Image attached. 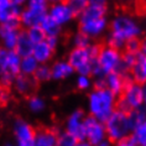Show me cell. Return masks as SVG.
Listing matches in <instances>:
<instances>
[{
	"label": "cell",
	"instance_id": "6da1fadb",
	"mask_svg": "<svg viewBox=\"0 0 146 146\" xmlns=\"http://www.w3.org/2000/svg\"><path fill=\"white\" fill-rule=\"evenodd\" d=\"M144 29L135 15L130 13H118L109 19V29L107 32V43L124 50L130 40L141 38Z\"/></svg>",
	"mask_w": 146,
	"mask_h": 146
},
{
	"label": "cell",
	"instance_id": "7a4b0ae2",
	"mask_svg": "<svg viewBox=\"0 0 146 146\" xmlns=\"http://www.w3.org/2000/svg\"><path fill=\"white\" fill-rule=\"evenodd\" d=\"M77 17L78 30L84 32L93 41L107 35L109 29L108 5L88 4V6Z\"/></svg>",
	"mask_w": 146,
	"mask_h": 146
},
{
	"label": "cell",
	"instance_id": "3957f363",
	"mask_svg": "<svg viewBox=\"0 0 146 146\" xmlns=\"http://www.w3.org/2000/svg\"><path fill=\"white\" fill-rule=\"evenodd\" d=\"M118 108V96L104 86H94L87 97V113L98 120L105 121Z\"/></svg>",
	"mask_w": 146,
	"mask_h": 146
},
{
	"label": "cell",
	"instance_id": "277c9868",
	"mask_svg": "<svg viewBox=\"0 0 146 146\" xmlns=\"http://www.w3.org/2000/svg\"><path fill=\"white\" fill-rule=\"evenodd\" d=\"M104 124L110 144L120 145L126 137L130 136L133 130V123L129 111H125L120 108H116L104 121Z\"/></svg>",
	"mask_w": 146,
	"mask_h": 146
},
{
	"label": "cell",
	"instance_id": "5b68a950",
	"mask_svg": "<svg viewBox=\"0 0 146 146\" xmlns=\"http://www.w3.org/2000/svg\"><path fill=\"white\" fill-rule=\"evenodd\" d=\"M121 61H123V50L105 43L99 46V51L97 54L96 67L92 73L93 78H102L105 74L116 71H121Z\"/></svg>",
	"mask_w": 146,
	"mask_h": 146
},
{
	"label": "cell",
	"instance_id": "8992f818",
	"mask_svg": "<svg viewBox=\"0 0 146 146\" xmlns=\"http://www.w3.org/2000/svg\"><path fill=\"white\" fill-rule=\"evenodd\" d=\"M99 46L96 43L87 47H72L67 54V60L77 74H92L96 67Z\"/></svg>",
	"mask_w": 146,
	"mask_h": 146
},
{
	"label": "cell",
	"instance_id": "52a82bcc",
	"mask_svg": "<svg viewBox=\"0 0 146 146\" xmlns=\"http://www.w3.org/2000/svg\"><path fill=\"white\" fill-rule=\"evenodd\" d=\"M21 56L16 50H10L0 45V84L8 87L20 74Z\"/></svg>",
	"mask_w": 146,
	"mask_h": 146
},
{
	"label": "cell",
	"instance_id": "ba28073f",
	"mask_svg": "<svg viewBox=\"0 0 146 146\" xmlns=\"http://www.w3.org/2000/svg\"><path fill=\"white\" fill-rule=\"evenodd\" d=\"M50 4L47 0H27L21 10L20 25L24 29H30L32 26L41 25L43 19L48 14Z\"/></svg>",
	"mask_w": 146,
	"mask_h": 146
},
{
	"label": "cell",
	"instance_id": "9c48e42d",
	"mask_svg": "<svg viewBox=\"0 0 146 146\" xmlns=\"http://www.w3.org/2000/svg\"><path fill=\"white\" fill-rule=\"evenodd\" d=\"M144 86L142 83L130 79L123 92L118 96V108L125 111L141 109L144 102Z\"/></svg>",
	"mask_w": 146,
	"mask_h": 146
},
{
	"label": "cell",
	"instance_id": "30bf717a",
	"mask_svg": "<svg viewBox=\"0 0 146 146\" xmlns=\"http://www.w3.org/2000/svg\"><path fill=\"white\" fill-rule=\"evenodd\" d=\"M84 144L92 146H105L109 145L105 124L94 116L87 115L84 119Z\"/></svg>",
	"mask_w": 146,
	"mask_h": 146
},
{
	"label": "cell",
	"instance_id": "8fae6325",
	"mask_svg": "<svg viewBox=\"0 0 146 146\" xmlns=\"http://www.w3.org/2000/svg\"><path fill=\"white\" fill-rule=\"evenodd\" d=\"M130 79L131 78L129 73L123 72V71H116V72L108 73V74H105L102 78L94 79V86H104L108 89H110L113 93H115L116 96H119Z\"/></svg>",
	"mask_w": 146,
	"mask_h": 146
},
{
	"label": "cell",
	"instance_id": "7c38bea8",
	"mask_svg": "<svg viewBox=\"0 0 146 146\" xmlns=\"http://www.w3.org/2000/svg\"><path fill=\"white\" fill-rule=\"evenodd\" d=\"M86 113L82 109H76L67 116L64 121V130L72 134L78 140L79 145L84 144V119Z\"/></svg>",
	"mask_w": 146,
	"mask_h": 146
},
{
	"label": "cell",
	"instance_id": "4fadbf2b",
	"mask_svg": "<svg viewBox=\"0 0 146 146\" xmlns=\"http://www.w3.org/2000/svg\"><path fill=\"white\" fill-rule=\"evenodd\" d=\"M13 135L15 144L19 146H34L36 130L30 123L17 119L13 125Z\"/></svg>",
	"mask_w": 146,
	"mask_h": 146
},
{
	"label": "cell",
	"instance_id": "5bb4252c",
	"mask_svg": "<svg viewBox=\"0 0 146 146\" xmlns=\"http://www.w3.org/2000/svg\"><path fill=\"white\" fill-rule=\"evenodd\" d=\"M47 15L62 27L71 25L73 23V20L77 17V15L69 8V5L67 4L66 0L64 1H60V3H54V4H50L48 14Z\"/></svg>",
	"mask_w": 146,
	"mask_h": 146
},
{
	"label": "cell",
	"instance_id": "9a60e30c",
	"mask_svg": "<svg viewBox=\"0 0 146 146\" xmlns=\"http://www.w3.org/2000/svg\"><path fill=\"white\" fill-rule=\"evenodd\" d=\"M129 76L133 81L146 84V37L141 38L140 50L137 52L136 62L130 69Z\"/></svg>",
	"mask_w": 146,
	"mask_h": 146
},
{
	"label": "cell",
	"instance_id": "2e32d148",
	"mask_svg": "<svg viewBox=\"0 0 146 146\" xmlns=\"http://www.w3.org/2000/svg\"><path fill=\"white\" fill-rule=\"evenodd\" d=\"M20 23L0 24V45L10 50H15L17 38L20 36Z\"/></svg>",
	"mask_w": 146,
	"mask_h": 146
},
{
	"label": "cell",
	"instance_id": "e0dca14e",
	"mask_svg": "<svg viewBox=\"0 0 146 146\" xmlns=\"http://www.w3.org/2000/svg\"><path fill=\"white\" fill-rule=\"evenodd\" d=\"M21 6L15 5L11 0H0V24L20 23Z\"/></svg>",
	"mask_w": 146,
	"mask_h": 146
},
{
	"label": "cell",
	"instance_id": "ac0fdd59",
	"mask_svg": "<svg viewBox=\"0 0 146 146\" xmlns=\"http://www.w3.org/2000/svg\"><path fill=\"white\" fill-rule=\"evenodd\" d=\"M56 48H57L56 46H53L48 40L45 38L34 45L32 56L38 61V63H50L53 60Z\"/></svg>",
	"mask_w": 146,
	"mask_h": 146
},
{
	"label": "cell",
	"instance_id": "d6986e66",
	"mask_svg": "<svg viewBox=\"0 0 146 146\" xmlns=\"http://www.w3.org/2000/svg\"><path fill=\"white\" fill-rule=\"evenodd\" d=\"M74 69H73L72 64L68 62V60H57L51 64V77L52 81L62 82L66 79L71 78L74 74Z\"/></svg>",
	"mask_w": 146,
	"mask_h": 146
},
{
	"label": "cell",
	"instance_id": "ffe728a7",
	"mask_svg": "<svg viewBox=\"0 0 146 146\" xmlns=\"http://www.w3.org/2000/svg\"><path fill=\"white\" fill-rule=\"evenodd\" d=\"M35 78L31 76H26V74H20L14 79L13 82V87L15 89L16 93L21 94V96H29L32 90L35 89V84H36Z\"/></svg>",
	"mask_w": 146,
	"mask_h": 146
},
{
	"label": "cell",
	"instance_id": "44dd1931",
	"mask_svg": "<svg viewBox=\"0 0 146 146\" xmlns=\"http://www.w3.org/2000/svg\"><path fill=\"white\" fill-rule=\"evenodd\" d=\"M57 137H58V133H56L52 129L36 130L35 145L36 146H56Z\"/></svg>",
	"mask_w": 146,
	"mask_h": 146
},
{
	"label": "cell",
	"instance_id": "7402d4cb",
	"mask_svg": "<svg viewBox=\"0 0 146 146\" xmlns=\"http://www.w3.org/2000/svg\"><path fill=\"white\" fill-rule=\"evenodd\" d=\"M34 45H35V43L31 41L30 37H29L26 30H25V29H24V30H21L20 36H19L17 42H16V46H15L16 52L19 53L21 57H23V56H27V54H32Z\"/></svg>",
	"mask_w": 146,
	"mask_h": 146
},
{
	"label": "cell",
	"instance_id": "603a6c76",
	"mask_svg": "<svg viewBox=\"0 0 146 146\" xmlns=\"http://www.w3.org/2000/svg\"><path fill=\"white\" fill-rule=\"evenodd\" d=\"M41 29L42 31L45 32V36L46 38H51V37H57L60 38L61 37V34H62V26H60L56 21L52 20L51 17L47 15L45 19H43V21L41 23Z\"/></svg>",
	"mask_w": 146,
	"mask_h": 146
},
{
	"label": "cell",
	"instance_id": "cb8c5ba5",
	"mask_svg": "<svg viewBox=\"0 0 146 146\" xmlns=\"http://www.w3.org/2000/svg\"><path fill=\"white\" fill-rule=\"evenodd\" d=\"M135 146H146V118L133 126L130 134Z\"/></svg>",
	"mask_w": 146,
	"mask_h": 146
},
{
	"label": "cell",
	"instance_id": "d4e9b609",
	"mask_svg": "<svg viewBox=\"0 0 146 146\" xmlns=\"http://www.w3.org/2000/svg\"><path fill=\"white\" fill-rule=\"evenodd\" d=\"M38 61L32 56V54H27V56H23L20 61V73L21 74H26L34 77L36 69L38 67Z\"/></svg>",
	"mask_w": 146,
	"mask_h": 146
},
{
	"label": "cell",
	"instance_id": "484cf974",
	"mask_svg": "<svg viewBox=\"0 0 146 146\" xmlns=\"http://www.w3.org/2000/svg\"><path fill=\"white\" fill-rule=\"evenodd\" d=\"M46 100L45 98L38 96V94H32L29 97L27 100V109L30 110L32 114H41L46 110Z\"/></svg>",
	"mask_w": 146,
	"mask_h": 146
},
{
	"label": "cell",
	"instance_id": "4316f807",
	"mask_svg": "<svg viewBox=\"0 0 146 146\" xmlns=\"http://www.w3.org/2000/svg\"><path fill=\"white\" fill-rule=\"evenodd\" d=\"M34 78L37 83H46L48 81H52L50 63H40L34 74Z\"/></svg>",
	"mask_w": 146,
	"mask_h": 146
},
{
	"label": "cell",
	"instance_id": "83f0119b",
	"mask_svg": "<svg viewBox=\"0 0 146 146\" xmlns=\"http://www.w3.org/2000/svg\"><path fill=\"white\" fill-rule=\"evenodd\" d=\"M76 87L81 92H89L94 87V78L92 74H77Z\"/></svg>",
	"mask_w": 146,
	"mask_h": 146
},
{
	"label": "cell",
	"instance_id": "f1b7e54d",
	"mask_svg": "<svg viewBox=\"0 0 146 146\" xmlns=\"http://www.w3.org/2000/svg\"><path fill=\"white\" fill-rule=\"evenodd\" d=\"M137 52H133V51H123V61H121V71L129 73L130 69L134 67L135 62H136Z\"/></svg>",
	"mask_w": 146,
	"mask_h": 146
},
{
	"label": "cell",
	"instance_id": "f546056e",
	"mask_svg": "<svg viewBox=\"0 0 146 146\" xmlns=\"http://www.w3.org/2000/svg\"><path fill=\"white\" fill-rule=\"evenodd\" d=\"M71 43H72V47H87L89 45L93 43V40L87 36L84 32L82 31H77L72 35V38H71Z\"/></svg>",
	"mask_w": 146,
	"mask_h": 146
},
{
	"label": "cell",
	"instance_id": "4dcf8cb0",
	"mask_svg": "<svg viewBox=\"0 0 146 146\" xmlns=\"http://www.w3.org/2000/svg\"><path fill=\"white\" fill-rule=\"evenodd\" d=\"M57 145H60V146H77V145H79V142L72 134H69L68 131L63 130V131H61V133H58Z\"/></svg>",
	"mask_w": 146,
	"mask_h": 146
},
{
	"label": "cell",
	"instance_id": "1f68e13d",
	"mask_svg": "<svg viewBox=\"0 0 146 146\" xmlns=\"http://www.w3.org/2000/svg\"><path fill=\"white\" fill-rule=\"evenodd\" d=\"M27 32V35H29V37L31 38V41L34 42V43H37L40 41H42V40H45L46 38V36H45V32L42 31V29L41 26H32L30 29H25Z\"/></svg>",
	"mask_w": 146,
	"mask_h": 146
},
{
	"label": "cell",
	"instance_id": "d6a6232c",
	"mask_svg": "<svg viewBox=\"0 0 146 146\" xmlns=\"http://www.w3.org/2000/svg\"><path fill=\"white\" fill-rule=\"evenodd\" d=\"M66 1H67L69 8L73 10V13L77 16L88 6V3H89L88 0H66Z\"/></svg>",
	"mask_w": 146,
	"mask_h": 146
},
{
	"label": "cell",
	"instance_id": "836d02e7",
	"mask_svg": "<svg viewBox=\"0 0 146 146\" xmlns=\"http://www.w3.org/2000/svg\"><path fill=\"white\" fill-rule=\"evenodd\" d=\"M140 45H141V38H134V40H130V41L126 43L124 50L133 51V52H139Z\"/></svg>",
	"mask_w": 146,
	"mask_h": 146
},
{
	"label": "cell",
	"instance_id": "e575fe53",
	"mask_svg": "<svg viewBox=\"0 0 146 146\" xmlns=\"http://www.w3.org/2000/svg\"><path fill=\"white\" fill-rule=\"evenodd\" d=\"M10 98V93L6 90L5 88H3V89H0V102H6Z\"/></svg>",
	"mask_w": 146,
	"mask_h": 146
},
{
	"label": "cell",
	"instance_id": "d590c367",
	"mask_svg": "<svg viewBox=\"0 0 146 146\" xmlns=\"http://www.w3.org/2000/svg\"><path fill=\"white\" fill-rule=\"evenodd\" d=\"M11 1H13L15 5H17V6H21V8H24L25 4H26V1H27V0H11Z\"/></svg>",
	"mask_w": 146,
	"mask_h": 146
},
{
	"label": "cell",
	"instance_id": "8d00e7d4",
	"mask_svg": "<svg viewBox=\"0 0 146 146\" xmlns=\"http://www.w3.org/2000/svg\"><path fill=\"white\" fill-rule=\"evenodd\" d=\"M142 110L145 111V114H146V84L144 86V102H142Z\"/></svg>",
	"mask_w": 146,
	"mask_h": 146
},
{
	"label": "cell",
	"instance_id": "74e56055",
	"mask_svg": "<svg viewBox=\"0 0 146 146\" xmlns=\"http://www.w3.org/2000/svg\"><path fill=\"white\" fill-rule=\"evenodd\" d=\"M60 1H64V0H47L48 4H54V3H60Z\"/></svg>",
	"mask_w": 146,
	"mask_h": 146
}]
</instances>
